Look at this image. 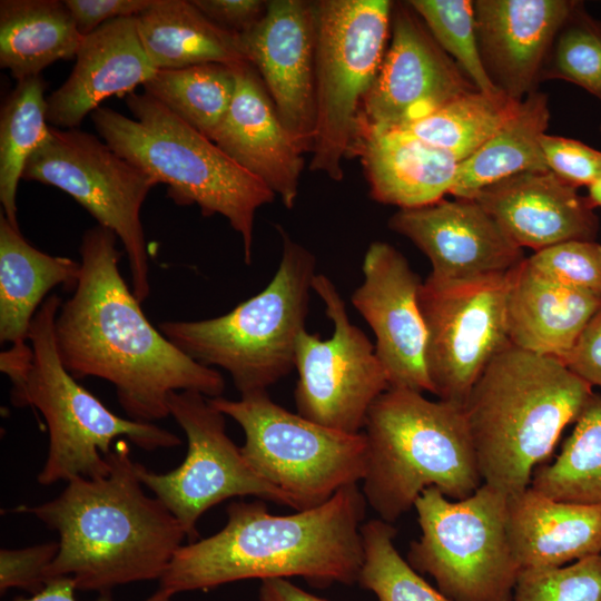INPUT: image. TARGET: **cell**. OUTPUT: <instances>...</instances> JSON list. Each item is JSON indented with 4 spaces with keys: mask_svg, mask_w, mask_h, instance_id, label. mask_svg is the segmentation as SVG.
<instances>
[{
    "mask_svg": "<svg viewBox=\"0 0 601 601\" xmlns=\"http://www.w3.org/2000/svg\"><path fill=\"white\" fill-rule=\"evenodd\" d=\"M520 102L502 92L475 90L394 130L445 150L460 162L485 144L514 115Z\"/></svg>",
    "mask_w": 601,
    "mask_h": 601,
    "instance_id": "4dcf8cb0",
    "label": "cell"
},
{
    "mask_svg": "<svg viewBox=\"0 0 601 601\" xmlns=\"http://www.w3.org/2000/svg\"><path fill=\"white\" fill-rule=\"evenodd\" d=\"M156 71L142 48L136 17L110 20L82 38L68 79L47 97V122L78 128L106 98L132 92Z\"/></svg>",
    "mask_w": 601,
    "mask_h": 601,
    "instance_id": "603a6c76",
    "label": "cell"
},
{
    "mask_svg": "<svg viewBox=\"0 0 601 601\" xmlns=\"http://www.w3.org/2000/svg\"><path fill=\"white\" fill-rule=\"evenodd\" d=\"M578 1L476 0L480 55L494 86L522 101L535 91L561 26Z\"/></svg>",
    "mask_w": 601,
    "mask_h": 601,
    "instance_id": "ffe728a7",
    "label": "cell"
},
{
    "mask_svg": "<svg viewBox=\"0 0 601 601\" xmlns=\"http://www.w3.org/2000/svg\"><path fill=\"white\" fill-rule=\"evenodd\" d=\"M506 528L521 570L601 554V505L552 499L529 486L508 499Z\"/></svg>",
    "mask_w": 601,
    "mask_h": 601,
    "instance_id": "d4e9b609",
    "label": "cell"
},
{
    "mask_svg": "<svg viewBox=\"0 0 601 601\" xmlns=\"http://www.w3.org/2000/svg\"><path fill=\"white\" fill-rule=\"evenodd\" d=\"M512 601H601V554L563 566L521 570Z\"/></svg>",
    "mask_w": 601,
    "mask_h": 601,
    "instance_id": "74e56055",
    "label": "cell"
},
{
    "mask_svg": "<svg viewBox=\"0 0 601 601\" xmlns=\"http://www.w3.org/2000/svg\"><path fill=\"white\" fill-rule=\"evenodd\" d=\"M543 79L572 82L601 100V21L577 2L549 51Z\"/></svg>",
    "mask_w": 601,
    "mask_h": 601,
    "instance_id": "8d00e7d4",
    "label": "cell"
},
{
    "mask_svg": "<svg viewBox=\"0 0 601 601\" xmlns=\"http://www.w3.org/2000/svg\"><path fill=\"white\" fill-rule=\"evenodd\" d=\"M562 363L592 387L601 386V306Z\"/></svg>",
    "mask_w": 601,
    "mask_h": 601,
    "instance_id": "ee69618b",
    "label": "cell"
},
{
    "mask_svg": "<svg viewBox=\"0 0 601 601\" xmlns=\"http://www.w3.org/2000/svg\"><path fill=\"white\" fill-rule=\"evenodd\" d=\"M59 550L57 542L0 551V593L21 589L38 593L47 583L46 571Z\"/></svg>",
    "mask_w": 601,
    "mask_h": 601,
    "instance_id": "60d3db41",
    "label": "cell"
},
{
    "mask_svg": "<svg viewBox=\"0 0 601 601\" xmlns=\"http://www.w3.org/2000/svg\"><path fill=\"white\" fill-rule=\"evenodd\" d=\"M388 228L430 259V276L471 279L510 272L524 259L518 246L475 200H440L397 210Z\"/></svg>",
    "mask_w": 601,
    "mask_h": 601,
    "instance_id": "d6986e66",
    "label": "cell"
},
{
    "mask_svg": "<svg viewBox=\"0 0 601 601\" xmlns=\"http://www.w3.org/2000/svg\"><path fill=\"white\" fill-rule=\"evenodd\" d=\"M154 0H65L79 33L85 37L118 18L137 17Z\"/></svg>",
    "mask_w": 601,
    "mask_h": 601,
    "instance_id": "b9f144b4",
    "label": "cell"
},
{
    "mask_svg": "<svg viewBox=\"0 0 601 601\" xmlns=\"http://www.w3.org/2000/svg\"><path fill=\"white\" fill-rule=\"evenodd\" d=\"M577 187L551 170L526 171L483 188L474 198L521 248L594 240L598 216Z\"/></svg>",
    "mask_w": 601,
    "mask_h": 601,
    "instance_id": "7402d4cb",
    "label": "cell"
},
{
    "mask_svg": "<svg viewBox=\"0 0 601 601\" xmlns=\"http://www.w3.org/2000/svg\"><path fill=\"white\" fill-rule=\"evenodd\" d=\"M21 179L63 190L98 225L112 230L127 255L134 295L140 303L148 298L149 250L140 211L149 191L158 185L151 176L87 131L49 126Z\"/></svg>",
    "mask_w": 601,
    "mask_h": 601,
    "instance_id": "7c38bea8",
    "label": "cell"
},
{
    "mask_svg": "<svg viewBox=\"0 0 601 601\" xmlns=\"http://www.w3.org/2000/svg\"><path fill=\"white\" fill-rule=\"evenodd\" d=\"M531 487L556 500L601 505V395L593 393L551 463L535 469Z\"/></svg>",
    "mask_w": 601,
    "mask_h": 601,
    "instance_id": "1f68e13d",
    "label": "cell"
},
{
    "mask_svg": "<svg viewBox=\"0 0 601 601\" xmlns=\"http://www.w3.org/2000/svg\"><path fill=\"white\" fill-rule=\"evenodd\" d=\"M282 257L269 284L225 315L167 321L159 331L196 362L227 371L240 395L267 388L295 368L316 258L279 225Z\"/></svg>",
    "mask_w": 601,
    "mask_h": 601,
    "instance_id": "ba28073f",
    "label": "cell"
},
{
    "mask_svg": "<svg viewBox=\"0 0 601 601\" xmlns=\"http://www.w3.org/2000/svg\"><path fill=\"white\" fill-rule=\"evenodd\" d=\"M61 304L56 294L47 297L31 322L30 345L0 354V370L12 384V404L37 408L47 423L49 447L38 482L50 485L108 475L107 456L122 437L147 451L180 445L168 430L112 413L67 371L55 339Z\"/></svg>",
    "mask_w": 601,
    "mask_h": 601,
    "instance_id": "5b68a950",
    "label": "cell"
},
{
    "mask_svg": "<svg viewBox=\"0 0 601 601\" xmlns=\"http://www.w3.org/2000/svg\"><path fill=\"white\" fill-rule=\"evenodd\" d=\"M513 269L459 280L428 276L422 283L425 363L439 400L464 406L483 371L510 344L506 300Z\"/></svg>",
    "mask_w": 601,
    "mask_h": 601,
    "instance_id": "5bb4252c",
    "label": "cell"
},
{
    "mask_svg": "<svg viewBox=\"0 0 601 601\" xmlns=\"http://www.w3.org/2000/svg\"><path fill=\"white\" fill-rule=\"evenodd\" d=\"M542 149L549 170L574 187L601 180V151L571 138L544 134Z\"/></svg>",
    "mask_w": 601,
    "mask_h": 601,
    "instance_id": "ab89813d",
    "label": "cell"
},
{
    "mask_svg": "<svg viewBox=\"0 0 601 601\" xmlns=\"http://www.w3.org/2000/svg\"><path fill=\"white\" fill-rule=\"evenodd\" d=\"M235 67L204 63L160 69L142 87L146 93L210 138L231 104L236 89Z\"/></svg>",
    "mask_w": 601,
    "mask_h": 601,
    "instance_id": "836d02e7",
    "label": "cell"
},
{
    "mask_svg": "<svg viewBox=\"0 0 601 601\" xmlns=\"http://www.w3.org/2000/svg\"><path fill=\"white\" fill-rule=\"evenodd\" d=\"M549 120L548 96L536 90L529 93L485 144L459 162L450 194L473 199L483 188L502 179L549 170L541 142Z\"/></svg>",
    "mask_w": 601,
    "mask_h": 601,
    "instance_id": "f546056e",
    "label": "cell"
},
{
    "mask_svg": "<svg viewBox=\"0 0 601 601\" xmlns=\"http://www.w3.org/2000/svg\"><path fill=\"white\" fill-rule=\"evenodd\" d=\"M361 157L377 203L404 208L437 203L451 193L459 161L400 130H380L357 121L351 149Z\"/></svg>",
    "mask_w": 601,
    "mask_h": 601,
    "instance_id": "cb8c5ba5",
    "label": "cell"
},
{
    "mask_svg": "<svg viewBox=\"0 0 601 601\" xmlns=\"http://www.w3.org/2000/svg\"><path fill=\"white\" fill-rule=\"evenodd\" d=\"M600 129H601V126H600Z\"/></svg>",
    "mask_w": 601,
    "mask_h": 601,
    "instance_id": "c3c4849f",
    "label": "cell"
},
{
    "mask_svg": "<svg viewBox=\"0 0 601 601\" xmlns=\"http://www.w3.org/2000/svg\"><path fill=\"white\" fill-rule=\"evenodd\" d=\"M407 2L423 20L439 46L455 61L479 91L501 92L490 79L481 59L474 1L410 0Z\"/></svg>",
    "mask_w": 601,
    "mask_h": 601,
    "instance_id": "d590c367",
    "label": "cell"
},
{
    "mask_svg": "<svg viewBox=\"0 0 601 601\" xmlns=\"http://www.w3.org/2000/svg\"><path fill=\"white\" fill-rule=\"evenodd\" d=\"M80 262L30 245L19 227L0 216V341L26 344L31 322L58 285L73 290Z\"/></svg>",
    "mask_w": 601,
    "mask_h": 601,
    "instance_id": "4316f807",
    "label": "cell"
},
{
    "mask_svg": "<svg viewBox=\"0 0 601 601\" xmlns=\"http://www.w3.org/2000/svg\"><path fill=\"white\" fill-rule=\"evenodd\" d=\"M77 588L70 578H56L47 581L42 590L30 598H17L13 601H78ZM97 601H114L110 595H100ZM142 601H174V595L158 588Z\"/></svg>",
    "mask_w": 601,
    "mask_h": 601,
    "instance_id": "f6af8a7d",
    "label": "cell"
},
{
    "mask_svg": "<svg viewBox=\"0 0 601 601\" xmlns=\"http://www.w3.org/2000/svg\"><path fill=\"white\" fill-rule=\"evenodd\" d=\"M391 31L390 48L362 101L361 122L397 129L477 90L407 1L393 3Z\"/></svg>",
    "mask_w": 601,
    "mask_h": 601,
    "instance_id": "2e32d148",
    "label": "cell"
},
{
    "mask_svg": "<svg viewBox=\"0 0 601 601\" xmlns=\"http://www.w3.org/2000/svg\"><path fill=\"white\" fill-rule=\"evenodd\" d=\"M362 269L364 280L351 300L375 335V354L388 388L433 394L425 363L427 332L418 304L420 276L402 253L384 242L370 244Z\"/></svg>",
    "mask_w": 601,
    "mask_h": 601,
    "instance_id": "e0dca14e",
    "label": "cell"
},
{
    "mask_svg": "<svg viewBox=\"0 0 601 601\" xmlns=\"http://www.w3.org/2000/svg\"><path fill=\"white\" fill-rule=\"evenodd\" d=\"M259 601H328L298 588L285 578L260 581Z\"/></svg>",
    "mask_w": 601,
    "mask_h": 601,
    "instance_id": "bcb514c9",
    "label": "cell"
},
{
    "mask_svg": "<svg viewBox=\"0 0 601 601\" xmlns=\"http://www.w3.org/2000/svg\"><path fill=\"white\" fill-rule=\"evenodd\" d=\"M365 511L357 484L288 515L270 514L262 500L231 502L220 531L176 551L159 589L175 595L240 580L290 577L319 588L353 584L364 561Z\"/></svg>",
    "mask_w": 601,
    "mask_h": 601,
    "instance_id": "7a4b0ae2",
    "label": "cell"
},
{
    "mask_svg": "<svg viewBox=\"0 0 601 601\" xmlns=\"http://www.w3.org/2000/svg\"><path fill=\"white\" fill-rule=\"evenodd\" d=\"M589 188L588 200L593 208L601 207V180L594 183Z\"/></svg>",
    "mask_w": 601,
    "mask_h": 601,
    "instance_id": "7dc6e473",
    "label": "cell"
},
{
    "mask_svg": "<svg viewBox=\"0 0 601 601\" xmlns=\"http://www.w3.org/2000/svg\"><path fill=\"white\" fill-rule=\"evenodd\" d=\"M364 434L362 493L385 522L414 508L428 487L456 501L483 484L463 406L390 387L371 405Z\"/></svg>",
    "mask_w": 601,
    "mask_h": 601,
    "instance_id": "8992f818",
    "label": "cell"
},
{
    "mask_svg": "<svg viewBox=\"0 0 601 601\" xmlns=\"http://www.w3.org/2000/svg\"><path fill=\"white\" fill-rule=\"evenodd\" d=\"M278 117L304 151L315 136V1L270 0L262 19L239 35Z\"/></svg>",
    "mask_w": 601,
    "mask_h": 601,
    "instance_id": "ac0fdd59",
    "label": "cell"
},
{
    "mask_svg": "<svg viewBox=\"0 0 601 601\" xmlns=\"http://www.w3.org/2000/svg\"><path fill=\"white\" fill-rule=\"evenodd\" d=\"M169 414L187 437L183 463L166 473H156L138 463L145 487L174 514L190 542L198 538L197 522L216 504L236 496L252 495L290 506L296 502L283 490L260 477L226 433L225 415L209 398L193 391L169 395Z\"/></svg>",
    "mask_w": 601,
    "mask_h": 601,
    "instance_id": "4fadbf2b",
    "label": "cell"
},
{
    "mask_svg": "<svg viewBox=\"0 0 601 601\" xmlns=\"http://www.w3.org/2000/svg\"><path fill=\"white\" fill-rule=\"evenodd\" d=\"M235 73L231 104L209 139L293 209L304 151L282 124L255 68L246 62L236 66Z\"/></svg>",
    "mask_w": 601,
    "mask_h": 601,
    "instance_id": "44dd1931",
    "label": "cell"
},
{
    "mask_svg": "<svg viewBox=\"0 0 601 601\" xmlns=\"http://www.w3.org/2000/svg\"><path fill=\"white\" fill-rule=\"evenodd\" d=\"M593 393L560 359L510 343L463 406L483 483L508 497L525 491Z\"/></svg>",
    "mask_w": 601,
    "mask_h": 601,
    "instance_id": "277c9868",
    "label": "cell"
},
{
    "mask_svg": "<svg viewBox=\"0 0 601 601\" xmlns=\"http://www.w3.org/2000/svg\"><path fill=\"white\" fill-rule=\"evenodd\" d=\"M600 306V296L538 275L525 258L512 270L506 300L509 341L563 362Z\"/></svg>",
    "mask_w": 601,
    "mask_h": 601,
    "instance_id": "484cf974",
    "label": "cell"
},
{
    "mask_svg": "<svg viewBox=\"0 0 601 601\" xmlns=\"http://www.w3.org/2000/svg\"><path fill=\"white\" fill-rule=\"evenodd\" d=\"M117 238L100 225L82 236L79 278L55 321L62 364L76 380L111 383L126 415L139 422L169 416L173 392L221 396L223 375L185 354L145 316L120 274Z\"/></svg>",
    "mask_w": 601,
    "mask_h": 601,
    "instance_id": "6da1fadb",
    "label": "cell"
},
{
    "mask_svg": "<svg viewBox=\"0 0 601 601\" xmlns=\"http://www.w3.org/2000/svg\"><path fill=\"white\" fill-rule=\"evenodd\" d=\"M392 523L373 519L362 524L364 561L358 577L362 588L378 601H452L427 583L398 553Z\"/></svg>",
    "mask_w": 601,
    "mask_h": 601,
    "instance_id": "e575fe53",
    "label": "cell"
},
{
    "mask_svg": "<svg viewBox=\"0 0 601 601\" xmlns=\"http://www.w3.org/2000/svg\"><path fill=\"white\" fill-rule=\"evenodd\" d=\"M508 499L485 483L456 501L424 490L414 504L421 535L406 561L452 601H512L521 569L508 534Z\"/></svg>",
    "mask_w": 601,
    "mask_h": 601,
    "instance_id": "9c48e42d",
    "label": "cell"
},
{
    "mask_svg": "<svg viewBox=\"0 0 601 601\" xmlns=\"http://www.w3.org/2000/svg\"><path fill=\"white\" fill-rule=\"evenodd\" d=\"M209 398V397H208ZM209 402L244 432L242 453L264 480L286 492L297 511L318 506L366 472L364 432L346 433L292 413L267 392Z\"/></svg>",
    "mask_w": 601,
    "mask_h": 601,
    "instance_id": "30bf717a",
    "label": "cell"
},
{
    "mask_svg": "<svg viewBox=\"0 0 601 601\" xmlns=\"http://www.w3.org/2000/svg\"><path fill=\"white\" fill-rule=\"evenodd\" d=\"M315 47V136L309 168L335 181L344 177L358 106L372 87L391 27L387 0H318Z\"/></svg>",
    "mask_w": 601,
    "mask_h": 601,
    "instance_id": "8fae6325",
    "label": "cell"
},
{
    "mask_svg": "<svg viewBox=\"0 0 601 601\" xmlns=\"http://www.w3.org/2000/svg\"><path fill=\"white\" fill-rule=\"evenodd\" d=\"M142 48L157 69H181L204 63L239 66V36L210 21L188 0H154L136 17Z\"/></svg>",
    "mask_w": 601,
    "mask_h": 601,
    "instance_id": "83f0119b",
    "label": "cell"
},
{
    "mask_svg": "<svg viewBox=\"0 0 601 601\" xmlns=\"http://www.w3.org/2000/svg\"><path fill=\"white\" fill-rule=\"evenodd\" d=\"M526 264L555 284L601 297V244L595 240L552 245L528 257Z\"/></svg>",
    "mask_w": 601,
    "mask_h": 601,
    "instance_id": "f35d334b",
    "label": "cell"
},
{
    "mask_svg": "<svg viewBox=\"0 0 601 601\" xmlns=\"http://www.w3.org/2000/svg\"><path fill=\"white\" fill-rule=\"evenodd\" d=\"M193 3L221 29L242 35L264 16L267 1L263 0H193Z\"/></svg>",
    "mask_w": 601,
    "mask_h": 601,
    "instance_id": "7bdbcfd3",
    "label": "cell"
},
{
    "mask_svg": "<svg viewBox=\"0 0 601 601\" xmlns=\"http://www.w3.org/2000/svg\"><path fill=\"white\" fill-rule=\"evenodd\" d=\"M107 459L108 475L73 479L57 497L14 510L58 532L59 550L47 581L70 578L77 590L100 595L119 585L160 580L186 538L165 504L145 493L125 439Z\"/></svg>",
    "mask_w": 601,
    "mask_h": 601,
    "instance_id": "3957f363",
    "label": "cell"
},
{
    "mask_svg": "<svg viewBox=\"0 0 601 601\" xmlns=\"http://www.w3.org/2000/svg\"><path fill=\"white\" fill-rule=\"evenodd\" d=\"M313 290L324 303L333 333L322 339L305 328L297 338V413L326 427L359 433L371 405L388 388L387 378L375 346L351 323L335 284L316 273Z\"/></svg>",
    "mask_w": 601,
    "mask_h": 601,
    "instance_id": "9a60e30c",
    "label": "cell"
},
{
    "mask_svg": "<svg viewBox=\"0 0 601 601\" xmlns=\"http://www.w3.org/2000/svg\"><path fill=\"white\" fill-rule=\"evenodd\" d=\"M82 38L65 1H0V66L17 81L76 58Z\"/></svg>",
    "mask_w": 601,
    "mask_h": 601,
    "instance_id": "f1b7e54d",
    "label": "cell"
},
{
    "mask_svg": "<svg viewBox=\"0 0 601 601\" xmlns=\"http://www.w3.org/2000/svg\"><path fill=\"white\" fill-rule=\"evenodd\" d=\"M46 81L40 76L17 81L0 116V201L1 214L16 227V195L23 168L46 138Z\"/></svg>",
    "mask_w": 601,
    "mask_h": 601,
    "instance_id": "d6a6232c",
    "label": "cell"
},
{
    "mask_svg": "<svg viewBox=\"0 0 601 601\" xmlns=\"http://www.w3.org/2000/svg\"><path fill=\"white\" fill-rule=\"evenodd\" d=\"M126 105L134 119L107 107L91 112L102 140L157 184H166L176 204L226 218L240 235L249 265L256 211L276 195L148 93L130 92Z\"/></svg>",
    "mask_w": 601,
    "mask_h": 601,
    "instance_id": "52a82bcc",
    "label": "cell"
}]
</instances>
